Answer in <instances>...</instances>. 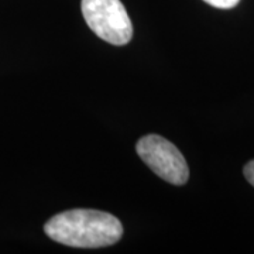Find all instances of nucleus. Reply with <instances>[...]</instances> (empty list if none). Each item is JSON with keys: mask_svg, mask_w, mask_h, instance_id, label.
<instances>
[{"mask_svg": "<svg viewBox=\"0 0 254 254\" xmlns=\"http://www.w3.org/2000/svg\"><path fill=\"white\" fill-rule=\"evenodd\" d=\"M46 235L61 245L96 249L118 243L123 227L113 215L93 209H72L55 215L44 226Z\"/></svg>", "mask_w": 254, "mask_h": 254, "instance_id": "nucleus-1", "label": "nucleus"}, {"mask_svg": "<svg viewBox=\"0 0 254 254\" xmlns=\"http://www.w3.org/2000/svg\"><path fill=\"white\" fill-rule=\"evenodd\" d=\"M82 14L96 36L113 46L133 38V24L120 0H82Z\"/></svg>", "mask_w": 254, "mask_h": 254, "instance_id": "nucleus-2", "label": "nucleus"}, {"mask_svg": "<svg viewBox=\"0 0 254 254\" xmlns=\"http://www.w3.org/2000/svg\"><path fill=\"white\" fill-rule=\"evenodd\" d=\"M137 154L164 181L184 185L190 178V170L181 151L167 138L148 134L137 141Z\"/></svg>", "mask_w": 254, "mask_h": 254, "instance_id": "nucleus-3", "label": "nucleus"}, {"mask_svg": "<svg viewBox=\"0 0 254 254\" xmlns=\"http://www.w3.org/2000/svg\"><path fill=\"white\" fill-rule=\"evenodd\" d=\"M205 3L210 4L212 7H216V9H233L235 6H237V3L240 0H203Z\"/></svg>", "mask_w": 254, "mask_h": 254, "instance_id": "nucleus-4", "label": "nucleus"}, {"mask_svg": "<svg viewBox=\"0 0 254 254\" xmlns=\"http://www.w3.org/2000/svg\"><path fill=\"white\" fill-rule=\"evenodd\" d=\"M243 174H245L246 180L254 187V160L246 164L245 168H243Z\"/></svg>", "mask_w": 254, "mask_h": 254, "instance_id": "nucleus-5", "label": "nucleus"}]
</instances>
